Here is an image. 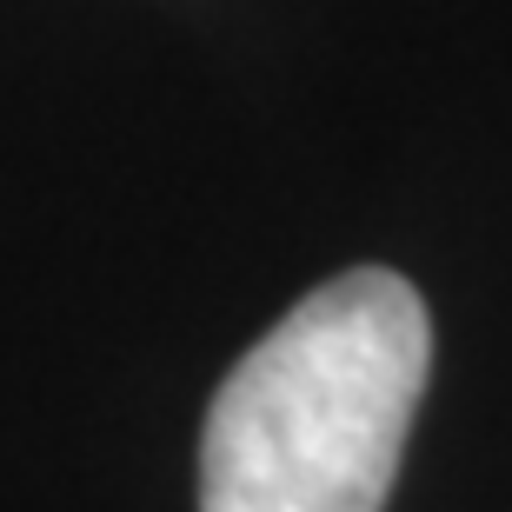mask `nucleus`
I'll return each instance as SVG.
<instances>
[{
  "label": "nucleus",
  "instance_id": "f257e3e1",
  "mask_svg": "<svg viewBox=\"0 0 512 512\" xmlns=\"http://www.w3.org/2000/svg\"><path fill=\"white\" fill-rule=\"evenodd\" d=\"M426 373L413 280L360 266L313 286L213 393L200 512H380Z\"/></svg>",
  "mask_w": 512,
  "mask_h": 512
}]
</instances>
